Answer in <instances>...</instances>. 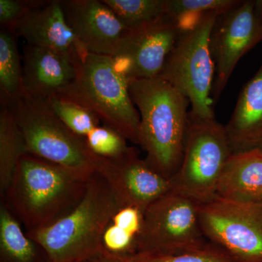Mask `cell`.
I'll return each mask as SVG.
<instances>
[{"label": "cell", "mask_w": 262, "mask_h": 262, "mask_svg": "<svg viewBox=\"0 0 262 262\" xmlns=\"http://www.w3.org/2000/svg\"><path fill=\"white\" fill-rule=\"evenodd\" d=\"M128 88L140 115L139 145L146 151V161L171 179L184 155L189 100L160 77L128 80Z\"/></svg>", "instance_id": "obj_2"}, {"label": "cell", "mask_w": 262, "mask_h": 262, "mask_svg": "<svg viewBox=\"0 0 262 262\" xmlns=\"http://www.w3.org/2000/svg\"><path fill=\"white\" fill-rule=\"evenodd\" d=\"M216 196L236 201H262V151L232 155L217 187Z\"/></svg>", "instance_id": "obj_17"}, {"label": "cell", "mask_w": 262, "mask_h": 262, "mask_svg": "<svg viewBox=\"0 0 262 262\" xmlns=\"http://www.w3.org/2000/svg\"><path fill=\"white\" fill-rule=\"evenodd\" d=\"M66 18L88 53L115 58L129 29L110 7L98 0L62 1Z\"/></svg>", "instance_id": "obj_13"}, {"label": "cell", "mask_w": 262, "mask_h": 262, "mask_svg": "<svg viewBox=\"0 0 262 262\" xmlns=\"http://www.w3.org/2000/svg\"><path fill=\"white\" fill-rule=\"evenodd\" d=\"M0 262H48L42 248L22 229L4 203L0 206Z\"/></svg>", "instance_id": "obj_18"}, {"label": "cell", "mask_w": 262, "mask_h": 262, "mask_svg": "<svg viewBox=\"0 0 262 262\" xmlns=\"http://www.w3.org/2000/svg\"><path fill=\"white\" fill-rule=\"evenodd\" d=\"M22 69L23 94L48 99L59 94L75 80L77 66L56 52L27 44Z\"/></svg>", "instance_id": "obj_15"}, {"label": "cell", "mask_w": 262, "mask_h": 262, "mask_svg": "<svg viewBox=\"0 0 262 262\" xmlns=\"http://www.w3.org/2000/svg\"><path fill=\"white\" fill-rule=\"evenodd\" d=\"M203 233L233 262H262V201L215 196L200 209Z\"/></svg>", "instance_id": "obj_9"}, {"label": "cell", "mask_w": 262, "mask_h": 262, "mask_svg": "<svg viewBox=\"0 0 262 262\" xmlns=\"http://www.w3.org/2000/svg\"><path fill=\"white\" fill-rule=\"evenodd\" d=\"M198 203L172 189L144 211L136 239V253H179L208 244L201 224Z\"/></svg>", "instance_id": "obj_8"}, {"label": "cell", "mask_w": 262, "mask_h": 262, "mask_svg": "<svg viewBox=\"0 0 262 262\" xmlns=\"http://www.w3.org/2000/svg\"><path fill=\"white\" fill-rule=\"evenodd\" d=\"M89 149L94 154L106 159H118L133 149L127 139L107 125H100L85 138Z\"/></svg>", "instance_id": "obj_25"}, {"label": "cell", "mask_w": 262, "mask_h": 262, "mask_svg": "<svg viewBox=\"0 0 262 262\" xmlns=\"http://www.w3.org/2000/svg\"><path fill=\"white\" fill-rule=\"evenodd\" d=\"M95 171L106 182L122 206L141 212L173 189L171 179L162 175L133 148L118 159H106L93 153Z\"/></svg>", "instance_id": "obj_11"}, {"label": "cell", "mask_w": 262, "mask_h": 262, "mask_svg": "<svg viewBox=\"0 0 262 262\" xmlns=\"http://www.w3.org/2000/svg\"><path fill=\"white\" fill-rule=\"evenodd\" d=\"M238 0H168L166 15L181 29L195 24L205 15L213 12L225 14L241 4Z\"/></svg>", "instance_id": "obj_22"}, {"label": "cell", "mask_w": 262, "mask_h": 262, "mask_svg": "<svg viewBox=\"0 0 262 262\" xmlns=\"http://www.w3.org/2000/svg\"><path fill=\"white\" fill-rule=\"evenodd\" d=\"M84 262H122L118 256L103 249L101 253Z\"/></svg>", "instance_id": "obj_27"}, {"label": "cell", "mask_w": 262, "mask_h": 262, "mask_svg": "<svg viewBox=\"0 0 262 262\" xmlns=\"http://www.w3.org/2000/svg\"><path fill=\"white\" fill-rule=\"evenodd\" d=\"M52 111L77 136L85 139L91 131L100 126V119L78 103L56 95L48 98Z\"/></svg>", "instance_id": "obj_23"}, {"label": "cell", "mask_w": 262, "mask_h": 262, "mask_svg": "<svg viewBox=\"0 0 262 262\" xmlns=\"http://www.w3.org/2000/svg\"><path fill=\"white\" fill-rule=\"evenodd\" d=\"M232 155L225 125L215 118L189 117L182 163L171 179L173 189L201 204L211 201Z\"/></svg>", "instance_id": "obj_7"}, {"label": "cell", "mask_w": 262, "mask_h": 262, "mask_svg": "<svg viewBox=\"0 0 262 262\" xmlns=\"http://www.w3.org/2000/svg\"><path fill=\"white\" fill-rule=\"evenodd\" d=\"M23 135L25 151L61 165L87 178L95 171L93 152L53 113L47 99L20 95L8 105Z\"/></svg>", "instance_id": "obj_6"}, {"label": "cell", "mask_w": 262, "mask_h": 262, "mask_svg": "<svg viewBox=\"0 0 262 262\" xmlns=\"http://www.w3.org/2000/svg\"><path fill=\"white\" fill-rule=\"evenodd\" d=\"M222 15L218 12L208 13L195 24L182 29L158 76L188 98L190 118H215L211 98L215 69L211 37Z\"/></svg>", "instance_id": "obj_5"}, {"label": "cell", "mask_w": 262, "mask_h": 262, "mask_svg": "<svg viewBox=\"0 0 262 262\" xmlns=\"http://www.w3.org/2000/svg\"><path fill=\"white\" fill-rule=\"evenodd\" d=\"M181 32L179 24L167 15L129 29L115 58L127 80L158 77Z\"/></svg>", "instance_id": "obj_12"}, {"label": "cell", "mask_w": 262, "mask_h": 262, "mask_svg": "<svg viewBox=\"0 0 262 262\" xmlns=\"http://www.w3.org/2000/svg\"><path fill=\"white\" fill-rule=\"evenodd\" d=\"M225 127L232 155L262 151V64L245 84Z\"/></svg>", "instance_id": "obj_16"}, {"label": "cell", "mask_w": 262, "mask_h": 262, "mask_svg": "<svg viewBox=\"0 0 262 262\" xmlns=\"http://www.w3.org/2000/svg\"><path fill=\"white\" fill-rule=\"evenodd\" d=\"M91 178L25 153L2 198L26 232H31L70 213L80 203Z\"/></svg>", "instance_id": "obj_1"}, {"label": "cell", "mask_w": 262, "mask_h": 262, "mask_svg": "<svg viewBox=\"0 0 262 262\" xmlns=\"http://www.w3.org/2000/svg\"><path fill=\"white\" fill-rule=\"evenodd\" d=\"M261 41L262 24L257 1H242L219 17L211 37L212 56L216 64L215 100L225 89L239 59Z\"/></svg>", "instance_id": "obj_10"}, {"label": "cell", "mask_w": 262, "mask_h": 262, "mask_svg": "<svg viewBox=\"0 0 262 262\" xmlns=\"http://www.w3.org/2000/svg\"><path fill=\"white\" fill-rule=\"evenodd\" d=\"M117 256L122 262H233L225 251L211 243L201 249L187 252L168 254L136 252Z\"/></svg>", "instance_id": "obj_24"}, {"label": "cell", "mask_w": 262, "mask_h": 262, "mask_svg": "<svg viewBox=\"0 0 262 262\" xmlns=\"http://www.w3.org/2000/svg\"><path fill=\"white\" fill-rule=\"evenodd\" d=\"M123 207L96 173L80 203L70 213L27 234L42 248L48 262H84L104 249L105 231Z\"/></svg>", "instance_id": "obj_3"}, {"label": "cell", "mask_w": 262, "mask_h": 262, "mask_svg": "<svg viewBox=\"0 0 262 262\" xmlns=\"http://www.w3.org/2000/svg\"><path fill=\"white\" fill-rule=\"evenodd\" d=\"M39 1L0 0V23L2 28L13 33L16 24Z\"/></svg>", "instance_id": "obj_26"}, {"label": "cell", "mask_w": 262, "mask_h": 262, "mask_svg": "<svg viewBox=\"0 0 262 262\" xmlns=\"http://www.w3.org/2000/svg\"><path fill=\"white\" fill-rule=\"evenodd\" d=\"M58 95L88 108L105 125L139 144L140 115L131 99L128 80L113 57L86 53L75 80Z\"/></svg>", "instance_id": "obj_4"}, {"label": "cell", "mask_w": 262, "mask_h": 262, "mask_svg": "<svg viewBox=\"0 0 262 262\" xmlns=\"http://www.w3.org/2000/svg\"><path fill=\"white\" fill-rule=\"evenodd\" d=\"M27 45L46 48L80 64L88 53L72 32L66 18L62 1L39 2L13 29Z\"/></svg>", "instance_id": "obj_14"}, {"label": "cell", "mask_w": 262, "mask_h": 262, "mask_svg": "<svg viewBox=\"0 0 262 262\" xmlns=\"http://www.w3.org/2000/svg\"><path fill=\"white\" fill-rule=\"evenodd\" d=\"M15 34L0 32V89L3 104L9 105L23 94V69Z\"/></svg>", "instance_id": "obj_20"}, {"label": "cell", "mask_w": 262, "mask_h": 262, "mask_svg": "<svg viewBox=\"0 0 262 262\" xmlns=\"http://www.w3.org/2000/svg\"><path fill=\"white\" fill-rule=\"evenodd\" d=\"M127 29L145 25L166 15L168 0H102Z\"/></svg>", "instance_id": "obj_21"}, {"label": "cell", "mask_w": 262, "mask_h": 262, "mask_svg": "<svg viewBox=\"0 0 262 262\" xmlns=\"http://www.w3.org/2000/svg\"><path fill=\"white\" fill-rule=\"evenodd\" d=\"M25 144L13 110L2 104L0 112V194L9 187L19 160L25 154Z\"/></svg>", "instance_id": "obj_19"}, {"label": "cell", "mask_w": 262, "mask_h": 262, "mask_svg": "<svg viewBox=\"0 0 262 262\" xmlns=\"http://www.w3.org/2000/svg\"><path fill=\"white\" fill-rule=\"evenodd\" d=\"M258 9H259L260 16H261V24H262V1H257Z\"/></svg>", "instance_id": "obj_28"}]
</instances>
